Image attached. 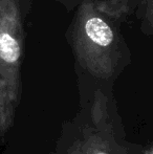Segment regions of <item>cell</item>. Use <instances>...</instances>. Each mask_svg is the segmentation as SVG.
<instances>
[{"label":"cell","mask_w":153,"mask_h":154,"mask_svg":"<svg viewBox=\"0 0 153 154\" xmlns=\"http://www.w3.org/2000/svg\"><path fill=\"white\" fill-rule=\"evenodd\" d=\"M112 97L96 89L67 122L53 154H133Z\"/></svg>","instance_id":"6da1fadb"},{"label":"cell","mask_w":153,"mask_h":154,"mask_svg":"<svg viewBox=\"0 0 153 154\" xmlns=\"http://www.w3.org/2000/svg\"><path fill=\"white\" fill-rule=\"evenodd\" d=\"M136 154H153V144L142 148Z\"/></svg>","instance_id":"5b68a950"},{"label":"cell","mask_w":153,"mask_h":154,"mask_svg":"<svg viewBox=\"0 0 153 154\" xmlns=\"http://www.w3.org/2000/svg\"><path fill=\"white\" fill-rule=\"evenodd\" d=\"M29 0H0V77L18 107L22 93L21 65L24 56L25 17Z\"/></svg>","instance_id":"3957f363"},{"label":"cell","mask_w":153,"mask_h":154,"mask_svg":"<svg viewBox=\"0 0 153 154\" xmlns=\"http://www.w3.org/2000/svg\"><path fill=\"white\" fill-rule=\"evenodd\" d=\"M16 108L5 82L0 77V138H3L14 125Z\"/></svg>","instance_id":"277c9868"},{"label":"cell","mask_w":153,"mask_h":154,"mask_svg":"<svg viewBox=\"0 0 153 154\" xmlns=\"http://www.w3.org/2000/svg\"><path fill=\"white\" fill-rule=\"evenodd\" d=\"M72 40L78 61L92 77L111 80L118 73L121 49L116 34L90 3H84L78 13Z\"/></svg>","instance_id":"7a4b0ae2"}]
</instances>
